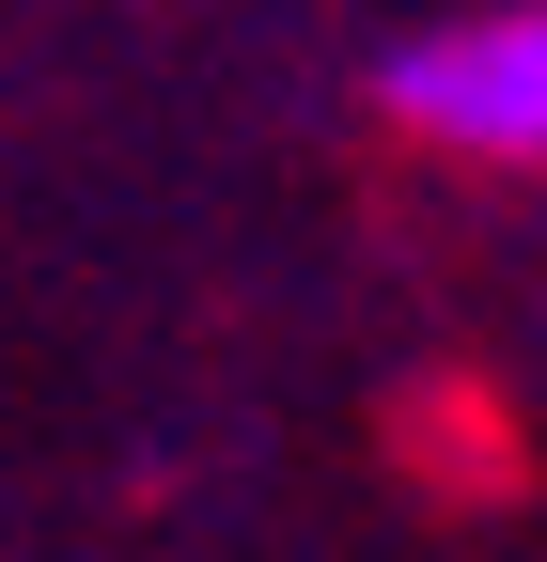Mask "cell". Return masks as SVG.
Segmentation results:
<instances>
[{
	"label": "cell",
	"mask_w": 547,
	"mask_h": 562,
	"mask_svg": "<svg viewBox=\"0 0 547 562\" xmlns=\"http://www.w3.org/2000/svg\"><path fill=\"white\" fill-rule=\"evenodd\" d=\"M376 110L438 157H485V172H532L547 157V0H469V16L406 32L376 63Z\"/></svg>",
	"instance_id": "1"
}]
</instances>
